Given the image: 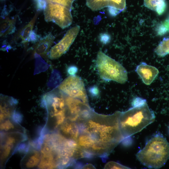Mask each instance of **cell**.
I'll return each mask as SVG.
<instances>
[{
    "label": "cell",
    "instance_id": "26",
    "mask_svg": "<svg viewBox=\"0 0 169 169\" xmlns=\"http://www.w3.org/2000/svg\"><path fill=\"white\" fill-rule=\"evenodd\" d=\"M110 37L107 34H104L100 38V40L104 44L107 43L109 40Z\"/></svg>",
    "mask_w": 169,
    "mask_h": 169
},
{
    "label": "cell",
    "instance_id": "22",
    "mask_svg": "<svg viewBox=\"0 0 169 169\" xmlns=\"http://www.w3.org/2000/svg\"><path fill=\"white\" fill-rule=\"evenodd\" d=\"M89 92L92 96L97 97L99 94V90L96 86H92L89 89Z\"/></svg>",
    "mask_w": 169,
    "mask_h": 169
},
{
    "label": "cell",
    "instance_id": "1",
    "mask_svg": "<svg viewBox=\"0 0 169 169\" xmlns=\"http://www.w3.org/2000/svg\"><path fill=\"white\" fill-rule=\"evenodd\" d=\"M120 111L109 115L100 114L92 110L77 122L83 134L87 150L94 156L104 161L115 148L124 140L119 123Z\"/></svg>",
    "mask_w": 169,
    "mask_h": 169
},
{
    "label": "cell",
    "instance_id": "20",
    "mask_svg": "<svg viewBox=\"0 0 169 169\" xmlns=\"http://www.w3.org/2000/svg\"><path fill=\"white\" fill-rule=\"evenodd\" d=\"M105 169H130L127 166L123 165L119 163L110 161L107 163L105 167Z\"/></svg>",
    "mask_w": 169,
    "mask_h": 169
},
{
    "label": "cell",
    "instance_id": "5",
    "mask_svg": "<svg viewBox=\"0 0 169 169\" xmlns=\"http://www.w3.org/2000/svg\"><path fill=\"white\" fill-rule=\"evenodd\" d=\"M43 101L53 120L54 129L59 126L66 119L67 109L65 98L62 93H49L43 97Z\"/></svg>",
    "mask_w": 169,
    "mask_h": 169
},
{
    "label": "cell",
    "instance_id": "7",
    "mask_svg": "<svg viewBox=\"0 0 169 169\" xmlns=\"http://www.w3.org/2000/svg\"><path fill=\"white\" fill-rule=\"evenodd\" d=\"M58 88L69 96L79 99L89 104L84 83L79 77L70 75L63 80Z\"/></svg>",
    "mask_w": 169,
    "mask_h": 169
},
{
    "label": "cell",
    "instance_id": "10",
    "mask_svg": "<svg viewBox=\"0 0 169 169\" xmlns=\"http://www.w3.org/2000/svg\"><path fill=\"white\" fill-rule=\"evenodd\" d=\"M59 132L66 138L77 142L80 130L77 122L66 119L59 126Z\"/></svg>",
    "mask_w": 169,
    "mask_h": 169
},
{
    "label": "cell",
    "instance_id": "8",
    "mask_svg": "<svg viewBox=\"0 0 169 169\" xmlns=\"http://www.w3.org/2000/svg\"><path fill=\"white\" fill-rule=\"evenodd\" d=\"M80 29V26L77 25L68 30L63 38L50 49L49 59H57L66 53L74 41Z\"/></svg>",
    "mask_w": 169,
    "mask_h": 169
},
{
    "label": "cell",
    "instance_id": "9",
    "mask_svg": "<svg viewBox=\"0 0 169 169\" xmlns=\"http://www.w3.org/2000/svg\"><path fill=\"white\" fill-rule=\"evenodd\" d=\"M135 71L146 84H150L158 75L159 71L155 67L142 62L137 65Z\"/></svg>",
    "mask_w": 169,
    "mask_h": 169
},
{
    "label": "cell",
    "instance_id": "21",
    "mask_svg": "<svg viewBox=\"0 0 169 169\" xmlns=\"http://www.w3.org/2000/svg\"><path fill=\"white\" fill-rule=\"evenodd\" d=\"M14 127V125L9 120H4L1 122L0 125V130L2 131L11 130L13 129Z\"/></svg>",
    "mask_w": 169,
    "mask_h": 169
},
{
    "label": "cell",
    "instance_id": "14",
    "mask_svg": "<svg viewBox=\"0 0 169 169\" xmlns=\"http://www.w3.org/2000/svg\"><path fill=\"white\" fill-rule=\"evenodd\" d=\"M36 14L31 21L22 28L19 33V37L21 39L22 43L26 44L29 41L30 34L32 31L38 16Z\"/></svg>",
    "mask_w": 169,
    "mask_h": 169
},
{
    "label": "cell",
    "instance_id": "16",
    "mask_svg": "<svg viewBox=\"0 0 169 169\" xmlns=\"http://www.w3.org/2000/svg\"><path fill=\"white\" fill-rule=\"evenodd\" d=\"M110 0H86L87 6L91 10L96 11L109 7Z\"/></svg>",
    "mask_w": 169,
    "mask_h": 169
},
{
    "label": "cell",
    "instance_id": "25",
    "mask_svg": "<svg viewBox=\"0 0 169 169\" xmlns=\"http://www.w3.org/2000/svg\"><path fill=\"white\" fill-rule=\"evenodd\" d=\"M78 71L77 68L74 66H71L68 69L67 72L70 75H75Z\"/></svg>",
    "mask_w": 169,
    "mask_h": 169
},
{
    "label": "cell",
    "instance_id": "4",
    "mask_svg": "<svg viewBox=\"0 0 169 169\" xmlns=\"http://www.w3.org/2000/svg\"><path fill=\"white\" fill-rule=\"evenodd\" d=\"M96 65L99 76L103 80L113 81L121 84L127 80V72L125 69L101 51L98 53Z\"/></svg>",
    "mask_w": 169,
    "mask_h": 169
},
{
    "label": "cell",
    "instance_id": "11",
    "mask_svg": "<svg viewBox=\"0 0 169 169\" xmlns=\"http://www.w3.org/2000/svg\"><path fill=\"white\" fill-rule=\"evenodd\" d=\"M55 38V37L51 33H49L39 39L34 45V53L40 55L43 58H47Z\"/></svg>",
    "mask_w": 169,
    "mask_h": 169
},
{
    "label": "cell",
    "instance_id": "27",
    "mask_svg": "<svg viewBox=\"0 0 169 169\" xmlns=\"http://www.w3.org/2000/svg\"><path fill=\"white\" fill-rule=\"evenodd\" d=\"M82 168L84 169H94L95 168V166L91 164H87L83 166L82 167Z\"/></svg>",
    "mask_w": 169,
    "mask_h": 169
},
{
    "label": "cell",
    "instance_id": "2",
    "mask_svg": "<svg viewBox=\"0 0 169 169\" xmlns=\"http://www.w3.org/2000/svg\"><path fill=\"white\" fill-rule=\"evenodd\" d=\"M155 118V114L149 108L146 101L120 112L119 123L124 139L141 131L154 122Z\"/></svg>",
    "mask_w": 169,
    "mask_h": 169
},
{
    "label": "cell",
    "instance_id": "6",
    "mask_svg": "<svg viewBox=\"0 0 169 169\" xmlns=\"http://www.w3.org/2000/svg\"><path fill=\"white\" fill-rule=\"evenodd\" d=\"M70 10L59 4L46 2L44 15L47 22H52L62 29L70 26L73 22Z\"/></svg>",
    "mask_w": 169,
    "mask_h": 169
},
{
    "label": "cell",
    "instance_id": "19",
    "mask_svg": "<svg viewBox=\"0 0 169 169\" xmlns=\"http://www.w3.org/2000/svg\"><path fill=\"white\" fill-rule=\"evenodd\" d=\"M46 2H51L59 4L71 10L73 2L75 0H45Z\"/></svg>",
    "mask_w": 169,
    "mask_h": 169
},
{
    "label": "cell",
    "instance_id": "24",
    "mask_svg": "<svg viewBox=\"0 0 169 169\" xmlns=\"http://www.w3.org/2000/svg\"><path fill=\"white\" fill-rule=\"evenodd\" d=\"M38 35L32 31L29 36V41L36 42L38 40Z\"/></svg>",
    "mask_w": 169,
    "mask_h": 169
},
{
    "label": "cell",
    "instance_id": "18",
    "mask_svg": "<svg viewBox=\"0 0 169 169\" xmlns=\"http://www.w3.org/2000/svg\"><path fill=\"white\" fill-rule=\"evenodd\" d=\"M9 104L1 103L0 105V122L9 117L12 112V109L9 106Z\"/></svg>",
    "mask_w": 169,
    "mask_h": 169
},
{
    "label": "cell",
    "instance_id": "13",
    "mask_svg": "<svg viewBox=\"0 0 169 169\" xmlns=\"http://www.w3.org/2000/svg\"><path fill=\"white\" fill-rule=\"evenodd\" d=\"M165 0H144L146 7L156 12L159 15L161 14L166 8Z\"/></svg>",
    "mask_w": 169,
    "mask_h": 169
},
{
    "label": "cell",
    "instance_id": "3",
    "mask_svg": "<svg viewBox=\"0 0 169 169\" xmlns=\"http://www.w3.org/2000/svg\"><path fill=\"white\" fill-rule=\"evenodd\" d=\"M138 160L149 168L158 169L169 158V143L162 134L156 133L136 155Z\"/></svg>",
    "mask_w": 169,
    "mask_h": 169
},
{
    "label": "cell",
    "instance_id": "12",
    "mask_svg": "<svg viewBox=\"0 0 169 169\" xmlns=\"http://www.w3.org/2000/svg\"><path fill=\"white\" fill-rule=\"evenodd\" d=\"M16 18V17L11 19L7 17L2 19L0 22V37H4L14 32Z\"/></svg>",
    "mask_w": 169,
    "mask_h": 169
},
{
    "label": "cell",
    "instance_id": "23",
    "mask_svg": "<svg viewBox=\"0 0 169 169\" xmlns=\"http://www.w3.org/2000/svg\"><path fill=\"white\" fill-rule=\"evenodd\" d=\"M36 2L37 7L40 10L44 9L46 4L45 0H35Z\"/></svg>",
    "mask_w": 169,
    "mask_h": 169
},
{
    "label": "cell",
    "instance_id": "17",
    "mask_svg": "<svg viewBox=\"0 0 169 169\" xmlns=\"http://www.w3.org/2000/svg\"><path fill=\"white\" fill-rule=\"evenodd\" d=\"M154 52L158 56L164 57L169 54V38L164 39L155 48Z\"/></svg>",
    "mask_w": 169,
    "mask_h": 169
},
{
    "label": "cell",
    "instance_id": "15",
    "mask_svg": "<svg viewBox=\"0 0 169 169\" xmlns=\"http://www.w3.org/2000/svg\"><path fill=\"white\" fill-rule=\"evenodd\" d=\"M41 157V153L34 151L28 154L25 160V166L27 168H33L39 164Z\"/></svg>",
    "mask_w": 169,
    "mask_h": 169
}]
</instances>
